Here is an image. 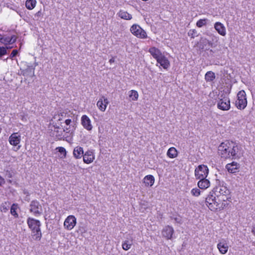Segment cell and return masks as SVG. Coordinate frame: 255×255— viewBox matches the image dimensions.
I'll return each instance as SVG.
<instances>
[{
	"label": "cell",
	"mask_w": 255,
	"mask_h": 255,
	"mask_svg": "<svg viewBox=\"0 0 255 255\" xmlns=\"http://www.w3.org/2000/svg\"><path fill=\"white\" fill-rule=\"evenodd\" d=\"M75 115L70 111L58 113L51 119L49 126L50 133L56 138H65L74 129L76 123Z\"/></svg>",
	"instance_id": "6da1fadb"
},
{
	"label": "cell",
	"mask_w": 255,
	"mask_h": 255,
	"mask_svg": "<svg viewBox=\"0 0 255 255\" xmlns=\"http://www.w3.org/2000/svg\"><path fill=\"white\" fill-rule=\"evenodd\" d=\"M231 199V192L226 187L217 186L207 196L205 204L211 211L218 212L225 209L230 204Z\"/></svg>",
	"instance_id": "7a4b0ae2"
},
{
	"label": "cell",
	"mask_w": 255,
	"mask_h": 255,
	"mask_svg": "<svg viewBox=\"0 0 255 255\" xmlns=\"http://www.w3.org/2000/svg\"><path fill=\"white\" fill-rule=\"evenodd\" d=\"M218 154L224 159H237L243 155V150L236 143L232 140H226L219 146Z\"/></svg>",
	"instance_id": "3957f363"
},
{
	"label": "cell",
	"mask_w": 255,
	"mask_h": 255,
	"mask_svg": "<svg viewBox=\"0 0 255 255\" xmlns=\"http://www.w3.org/2000/svg\"><path fill=\"white\" fill-rule=\"evenodd\" d=\"M27 224L31 232V236L35 240L39 241L42 238L41 222L39 220L32 218H28Z\"/></svg>",
	"instance_id": "277c9868"
},
{
	"label": "cell",
	"mask_w": 255,
	"mask_h": 255,
	"mask_svg": "<svg viewBox=\"0 0 255 255\" xmlns=\"http://www.w3.org/2000/svg\"><path fill=\"white\" fill-rule=\"evenodd\" d=\"M150 53L157 60L158 63L164 69H167L170 66V63L167 58L163 56L160 50L155 47L151 48L149 50Z\"/></svg>",
	"instance_id": "5b68a950"
},
{
	"label": "cell",
	"mask_w": 255,
	"mask_h": 255,
	"mask_svg": "<svg viewBox=\"0 0 255 255\" xmlns=\"http://www.w3.org/2000/svg\"><path fill=\"white\" fill-rule=\"evenodd\" d=\"M247 102L246 94L244 90H241L238 93L236 101L235 102V105L238 109L243 110L247 107Z\"/></svg>",
	"instance_id": "8992f818"
},
{
	"label": "cell",
	"mask_w": 255,
	"mask_h": 255,
	"mask_svg": "<svg viewBox=\"0 0 255 255\" xmlns=\"http://www.w3.org/2000/svg\"><path fill=\"white\" fill-rule=\"evenodd\" d=\"M209 172V169L206 166L200 165L195 169V177L197 180H203L208 176Z\"/></svg>",
	"instance_id": "52a82bcc"
},
{
	"label": "cell",
	"mask_w": 255,
	"mask_h": 255,
	"mask_svg": "<svg viewBox=\"0 0 255 255\" xmlns=\"http://www.w3.org/2000/svg\"><path fill=\"white\" fill-rule=\"evenodd\" d=\"M130 31L133 35L140 39H146L147 38V35L144 30L137 24L133 25L130 28Z\"/></svg>",
	"instance_id": "ba28073f"
},
{
	"label": "cell",
	"mask_w": 255,
	"mask_h": 255,
	"mask_svg": "<svg viewBox=\"0 0 255 255\" xmlns=\"http://www.w3.org/2000/svg\"><path fill=\"white\" fill-rule=\"evenodd\" d=\"M77 220L73 215H69L65 219L64 223V228L67 231H71L75 227Z\"/></svg>",
	"instance_id": "9c48e42d"
},
{
	"label": "cell",
	"mask_w": 255,
	"mask_h": 255,
	"mask_svg": "<svg viewBox=\"0 0 255 255\" xmlns=\"http://www.w3.org/2000/svg\"><path fill=\"white\" fill-rule=\"evenodd\" d=\"M30 211L35 216H39L42 212V209L39 203L36 200L32 201L30 206Z\"/></svg>",
	"instance_id": "30bf717a"
},
{
	"label": "cell",
	"mask_w": 255,
	"mask_h": 255,
	"mask_svg": "<svg viewBox=\"0 0 255 255\" xmlns=\"http://www.w3.org/2000/svg\"><path fill=\"white\" fill-rule=\"evenodd\" d=\"M217 107L219 109L222 111H228L231 108L229 98L226 97L223 98L218 103Z\"/></svg>",
	"instance_id": "8fae6325"
},
{
	"label": "cell",
	"mask_w": 255,
	"mask_h": 255,
	"mask_svg": "<svg viewBox=\"0 0 255 255\" xmlns=\"http://www.w3.org/2000/svg\"><path fill=\"white\" fill-rule=\"evenodd\" d=\"M240 167V166L239 163L234 162L227 164L225 167L228 173L231 174H234L239 172Z\"/></svg>",
	"instance_id": "7c38bea8"
},
{
	"label": "cell",
	"mask_w": 255,
	"mask_h": 255,
	"mask_svg": "<svg viewBox=\"0 0 255 255\" xmlns=\"http://www.w3.org/2000/svg\"><path fill=\"white\" fill-rule=\"evenodd\" d=\"M173 233H174V230L173 227L170 226H166L162 229V236L166 240H170L172 239Z\"/></svg>",
	"instance_id": "4fadbf2b"
},
{
	"label": "cell",
	"mask_w": 255,
	"mask_h": 255,
	"mask_svg": "<svg viewBox=\"0 0 255 255\" xmlns=\"http://www.w3.org/2000/svg\"><path fill=\"white\" fill-rule=\"evenodd\" d=\"M81 124L83 127L88 131L92 130V126L91 123V121L86 115H83L81 117Z\"/></svg>",
	"instance_id": "5bb4252c"
},
{
	"label": "cell",
	"mask_w": 255,
	"mask_h": 255,
	"mask_svg": "<svg viewBox=\"0 0 255 255\" xmlns=\"http://www.w3.org/2000/svg\"><path fill=\"white\" fill-rule=\"evenodd\" d=\"M108 103H109V102L107 99L105 97H102L98 100L97 103V105L100 111L104 112L106 109Z\"/></svg>",
	"instance_id": "9a60e30c"
},
{
	"label": "cell",
	"mask_w": 255,
	"mask_h": 255,
	"mask_svg": "<svg viewBox=\"0 0 255 255\" xmlns=\"http://www.w3.org/2000/svg\"><path fill=\"white\" fill-rule=\"evenodd\" d=\"M20 136L18 133L12 134L9 139V142L12 146H17L20 144Z\"/></svg>",
	"instance_id": "2e32d148"
},
{
	"label": "cell",
	"mask_w": 255,
	"mask_h": 255,
	"mask_svg": "<svg viewBox=\"0 0 255 255\" xmlns=\"http://www.w3.org/2000/svg\"><path fill=\"white\" fill-rule=\"evenodd\" d=\"M155 181V179L154 176L152 175H148L144 178L143 183L146 187L150 188L154 185Z\"/></svg>",
	"instance_id": "e0dca14e"
},
{
	"label": "cell",
	"mask_w": 255,
	"mask_h": 255,
	"mask_svg": "<svg viewBox=\"0 0 255 255\" xmlns=\"http://www.w3.org/2000/svg\"><path fill=\"white\" fill-rule=\"evenodd\" d=\"M217 249L220 254L225 255L228 252V246L225 242L222 241L218 244Z\"/></svg>",
	"instance_id": "ac0fdd59"
},
{
	"label": "cell",
	"mask_w": 255,
	"mask_h": 255,
	"mask_svg": "<svg viewBox=\"0 0 255 255\" xmlns=\"http://www.w3.org/2000/svg\"><path fill=\"white\" fill-rule=\"evenodd\" d=\"M214 28L220 35L225 36L226 34V28L224 25L220 22H217L214 24Z\"/></svg>",
	"instance_id": "d6986e66"
},
{
	"label": "cell",
	"mask_w": 255,
	"mask_h": 255,
	"mask_svg": "<svg viewBox=\"0 0 255 255\" xmlns=\"http://www.w3.org/2000/svg\"><path fill=\"white\" fill-rule=\"evenodd\" d=\"M16 38L15 35L8 36V37H2L0 36V42L2 43L11 45L14 43L16 41Z\"/></svg>",
	"instance_id": "ffe728a7"
},
{
	"label": "cell",
	"mask_w": 255,
	"mask_h": 255,
	"mask_svg": "<svg viewBox=\"0 0 255 255\" xmlns=\"http://www.w3.org/2000/svg\"><path fill=\"white\" fill-rule=\"evenodd\" d=\"M94 158V155L92 151H88L84 155L83 159L86 164H90L93 162Z\"/></svg>",
	"instance_id": "44dd1931"
},
{
	"label": "cell",
	"mask_w": 255,
	"mask_h": 255,
	"mask_svg": "<svg viewBox=\"0 0 255 255\" xmlns=\"http://www.w3.org/2000/svg\"><path fill=\"white\" fill-rule=\"evenodd\" d=\"M210 185V182L208 180L206 179L201 180L197 183L198 187L200 189H206L209 188Z\"/></svg>",
	"instance_id": "7402d4cb"
},
{
	"label": "cell",
	"mask_w": 255,
	"mask_h": 255,
	"mask_svg": "<svg viewBox=\"0 0 255 255\" xmlns=\"http://www.w3.org/2000/svg\"><path fill=\"white\" fill-rule=\"evenodd\" d=\"M167 156L170 158H175L178 155V151L175 148L171 147L169 148L167 151Z\"/></svg>",
	"instance_id": "603a6c76"
},
{
	"label": "cell",
	"mask_w": 255,
	"mask_h": 255,
	"mask_svg": "<svg viewBox=\"0 0 255 255\" xmlns=\"http://www.w3.org/2000/svg\"><path fill=\"white\" fill-rule=\"evenodd\" d=\"M84 151L82 148L80 147H77L74 148L73 151V155L76 159H79L83 155Z\"/></svg>",
	"instance_id": "cb8c5ba5"
},
{
	"label": "cell",
	"mask_w": 255,
	"mask_h": 255,
	"mask_svg": "<svg viewBox=\"0 0 255 255\" xmlns=\"http://www.w3.org/2000/svg\"><path fill=\"white\" fill-rule=\"evenodd\" d=\"M57 156L60 158H64L66 157V151L65 148L62 147L57 148L55 151Z\"/></svg>",
	"instance_id": "d4e9b609"
},
{
	"label": "cell",
	"mask_w": 255,
	"mask_h": 255,
	"mask_svg": "<svg viewBox=\"0 0 255 255\" xmlns=\"http://www.w3.org/2000/svg\"><path fill=\"white\" fill-rule=\"evenodd\" d=\"M36 4H37V2L35 1V0H28V1H27L25 3L26 7L28 10L34 9L36 6Z\"/></svg>",
	"instance_id": "484cf974"
},
{
	"label": "cell",
	"mask_w": 255,
	"mask_h": 255,
	"mask_svg": "<svg viewBox=\"0 0 255 255\" xmlns=\"http://www.w3.org/2000/svg\"><path fill=\"white\" fill-rule=\"evenodd\" d=\"M129 97L131 100L136 101L138 100V97H139L138 92H137L136 90L130 91L129 93Z\"/></svg>",
	"instance_id": "4316f807"
},
{
	"label": "cell",
	"mask_w": 255,
	"mask_h": 255,
	"mask_svg": "<svg viewBox=\"0 0 255 255\" xmlns=\"http://www.w3.org/2000/svg\"><path fill=\"white\" fill-rule=\"evenodd\" d=\"M215 78V75L213 72L208 71L205 74V79L206 81L207 82L213 81Z\"/></svg>",
	"instance_id": "83f0119b"
},
{
	"label": "cell",
	"mask_w": 255,
	"mask_h": 255,
	"mask_svg": "<svg viewBox=\"0 0 255 255\" xmlns=\"http://www.w3.org/2000/svg\"><path fill=\"white\" fill-rule=\"evenodd\" d=\"M132 243L128 240L124 241L123 242V243L122 244V248L123 249V250L125 251L130 250L131 247H132Z\"/></svg>",
	"instance_id": "f1b7e54d"
},
{
	"label": "cell",
	"mask_w": 255,
	"mask_h": 255,
	"mask_svg": "<svg viewBox=\"0 0 255 255\" xmlns=\"http://www.w3.org/2000/svg\"><path fill=\"white\" fill-rule=\"evenodd\" d=\"M118 15L122 19L126 20H130L132 18L131 15L125 12H120L118 14Z\"/></svg>",
	"instance_id": "f546056e"
},
{
	"label": "cell",
	"mask_w": 255,
	"mask_h": 255,
	"mask_svg": "<svg viewBox=\"0 0 255 255\" xmlns=\"http://www.w3.org/2000/svg\"><path fill=\"white\" fill-rule=\"evenodd\" d=\"M18 206L16 204H14L11 207V213L13 216L15 217H18V214L16 212V210L18 209Z\"/></svg>",
	"instance_id": "4dcf8cb0"
},
{
	"label": "cell",
	"mask_w": 255,
	"mask_h": 255,
	"mask_svg": "<svg viewBox=\"0 0 255 255\" xmlns=\"http://www.w3.org/2000/svg\"><path fill=\"white\" fill-rule=\"evenodd\" d=\"M207 23V20L206 19H200L196 23V26L197 27H201L203 26H205Z\"/></svg>",
	"instance_id": "1f68e13d"
},
{
	"label": "cell",
	"mask_w": 255,
	"mask_h": 255,
	"mask_svg": "<svg viewBox=\"0 0 255 255\" xmlns=\"http://www.w3.org/2000/svg\"><path fill=\"white\" fill-rule=\"evenodd\" d=\"M191 193L192 195L195 196V197H198L200 195L201 191H200L199 189H198L197 188H195L193 189H192L191 191Z\"/></svg>",
	"instance_id": "d6a6232c"
},
{
	"label": "cell",
	"mask_w": 255,
	"mask_h": 255,
	"mask_svg": "<svg viewBox=\"0 0 255 255\" xmlns=\"http://www.w3.org/2000/svg\"><path fill=\"white\" fill-rule=\"evenodd\" d=\"M7 53V50L4 47L0 46V56H4Z\"/></svg>",
	"instance_id": "836d02e7"
},
{
	"label": "cell",
	"mask_w": 255,
	"mask_h": 255,
	"mask_svg": "<svg viewBox=\"0 0 255 255\" xmlns=\"http://www.w3.org/2000/svg\"><path fill=\"white\" fill-rule=\"evenodd\" d=\"M5 184L4 179L0 176V185H3Z\"/></svg>",
	"instance_id": "e575fe53"
},
{
	"label": "cell",
	"mask_w": 255,
	"mask_h": 255,
	"mask_svg": "<svg viewBox=\"0 0 255 255\" xmlns=\"http://www.w3.org/2000/svg\"><path fill=\"white\" fill-rule=\"evenodd\" d=\"M1 128H0V133H1Z\"/></svg>",
	"instance_id": "d590c367"
}]
</instances>
